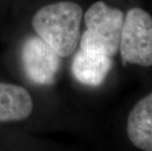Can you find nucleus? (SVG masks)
I'll return each mask as SVG.
<instances>
[{
	"instance_id": "nucleus-1",
	"label": "nucleus",
	"mask_w": 152,
	"mask_h": 151,
	"mask_svg": "<svg viewBox=\"0 0 152 151\" xmlns=\"http://www.w3.org/2000/svg\"><path fill=\"white\" fill-rule=\"evenodd\" d=\"M83 15L79 4L60 1L41 7L31 19V26L58 55L68 57L79 44Z\"/></svg>"
},
{
	"instance_id": "nucleus-2",
	"label": "nucleus",
	"mask_w": 152,
	"mask_h": 151,
	"mask_svg": "<svg viewBox=\"0 0 152 151\" xmlns=\"http://www.w3.org/2000/svg\"><path fill=\"white\" fill-rule=\"evenodd\" d=\"M83 18L86 30L80 37V49L115 56L120 48L124 13L97 1L87 9Z\"/></svg>"
},
{
	"instance_id": "nucleus-3",
	"label": "nucleus",
	"mask_w": 152,
	"mask_h": 151,
	"mask_svg": "<svg viewBox=\"0 0 152 151\" xmlns=\"http://www.w3.org/2000/svg\"><path fill=\"white\" fill-rule=\"evenodd\" d=\"M123 64L152 66V18L141 8L126 14L119 48Z\"/></svg>"
},
{
	"instance_id": "nucleus-4",
	"label": "nucleus",
	"mask_w": 152,
	"mask_h": 151,
	"mask_svg": "<svg viewBox=\"0 0 152 151\" xmlns=\"http://www.w3.org/2000/svg\"><path fill=\"white\" fill-rule=\"evenodd\" d=\"M61 58L39 36H28L22 46V64L26 75L35 85H48L56 79Z\"/></svg>"
},
{
	"instance_id": "nucleus-5",
	"label": "nucleus",
	"mask_w": 152,
	"mask_h": 151,
	"mask_svg": "<svg viewBox=\"0 0 152 151\" xmlns=\"http://www.w3.org/2000/svg\"><path fill=\"white\" fill-rule=\"evenodd\" d=\"M112 65V57L79 49L72 62V73L83 85L98 86L107 78Z\"/></svg>"
},
{
	"instance_id": "nucleus-6",
	"label": "nucleus",
	"mask_w": 152,
	"mask_h": 151,
	"mask_svg": "<svg viewBox=\"0 0 152 151\" xmlns=\"http://www.w3.org/2000/svg\"><path fill=\"white\" fill-rule=\"evenodd\" d=\"M33 98L23 86L0 82V123L18 122L31 116Z\"/></svg>"
},
{
	"instance_id": "nucleus-7",
	"label": "nucleus",
	"mask_w": 152,
	"mask_h": 151,
	"mask_svg": "<svg viewBox=\"0 0 152 151\" xmlns=\"http://www.w3.org/2000/svg\"><path fill=\"white\" fill-rule=\"evenodd\" d=\"M127 133L137 148L152 151V92L132 109L128 117Z\"/></svg>"
}]
</instances>
